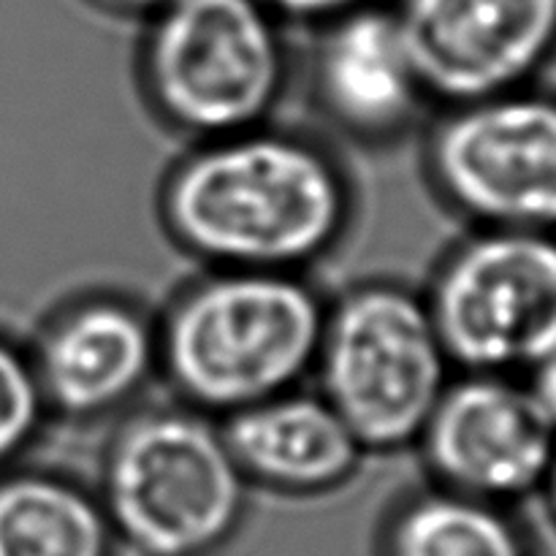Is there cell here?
Masks as SVG:
<instances>
[{
  "mask_svg": "<svg viewBox=\"0 0 556 556\" xmlns=\"http://www.w3.org/2000/svg\"><path fill=\"white\" fill-rule=\"evenodd\" d=\"M282 25H299L318 30L340 16L356 14L369 5L389 3V0H261Z\"/></svg>",
  "mask_w": 556,
  "mask_h": 556,
  "instance_id": "obj_16",
  "label": "cell"
},
{
  "mask_svg": "<svg viewBox=\"0 0 556 556\" xmlns=\"http://www.w3.org/2000/svg\"><path fill=\"white\" fill-rule=\"evenodd\" d=\"M90 3L98 5V9L109 11V14L141 16V20H147L152 11H157L161 5H166L168 0H90Z\"/></svg>",
  "mask_w": 556,
  "mask_h": 556,
  "instance_id": "obj_18",
  "label": "cell"
},
{
  "mask_svg": "<svg viewBox=\"0 0 556 556\" xmlns=\"http://www.w3.org/2000/svg\"><path fill=\"white\" fill-rule=\"evenodd\" d=\"M157 215L204 269L307 275L358 217V190L320 136L275 123L190 147L163 177Z\"/></svg>",
  "mask_w": 556,
  "mask_h": 556,
  "instance_id": "obj_1",
  "label": "cell"
},
{
  "mask_svg": "<svg viewBox=\"0 0 556 556\" xmlns=\"http://www.w3.org/2000/svg\"><path fill=\"white\" fill-rule=\"evenodd\" d=\"M521 378L527 380V386H530L532 394L538 396L543 410H546L548 418L556 424V340L552 342V348L521 375Z\"/></svg>",
  "mask_w": 556,
  "mask_h": 556,
  "instance_id": "obj_17",
  "label": "cell"
},
{
  "mask_svg": "<svg viewBox=\"0 0 556 556\" xmlns=\"http://www.w3.org/2000/svg\"><path fill=\"white\" fill-rule=\"evenodd\" d=\"M92 486L47 467L0 472V556H119Z\"/></svg>",
  "mask_w": 556,
  "mask_h": 556,
  "instance_id": "obj_14",
  "label": "cell"
},
{
  "mask_svg": "<svg viewBox=\"0 0 556 556\" xmlns=\"http://www.w3.org/2000/svg\"><path fill=\"white\" fill-rule=\"evenodd\" d=\"M329 299L307 275L204 269L157 315L174 402L228 416L313 380Z\"/></svg>",
  "mask_w": 556,
  "mask_h": 556,
  "instance_id": "obj_2",
  "label": "cell"
},
{
  "mask_svg": "<svg viewBox=\"0 0 556 556\" xmlns=\"http://www.w3.org/2000/svg\"><path fill=\"white\" fill-rule=\"evenodd\" d=\"M427 481L492 503L541 497L556 424L521 375L456 372L416 443Z\"/></svg>",
  "mask_w": 556,
  "mask_h": 556,
  "instance_id": "obj_8",
  "label": "cell"
},
{
  "mask_svg": "<svg viewBox=\"0 0 556 556\" xmlns=\"http://www.w3.org/2000/svg\"><path fill=\"white\" fill-rule=\"evenodd\" d=\"M424 174L470 228L556 233V96L532 87L440 106Z\"/></svg>",
  "mask_w": 556,
  "mask_h": 556,
  "instance_id": "obj_6",
  "label": "cell"
},
{
  "mask_svg": "<svg viewBox=\"0 0 556 556\" xmlns=\"http://www.w3.org/2000/svg\"><path fill=\"white\" fill-rule=\"evenodd\" d=\"M432 106L532 87L556 58V0H391Z\"/></svg>",
  "mask_w": 556,
  "mask_h": 556,
  "instance_id": "obj_9",
  "label": "cell"
},
{
  "mask_svg": "<svg viewBox=\"0 0 556 556\" xmlns=\"http://www.w3.org/2000/svg\"><path fill=\"white\" fill-rule=\"evenodd\" d=\"M220 427L250 486L280 497L340 492L369 456L340 413L307 386L233 413Z\"/></svg>",
  "mask_w": 556,
  "mask_h": 556,
  "instance_id": "obj_12",
  "label": "cell"
},
{
  "mask_svg": "<svg viewBox=\"0 0 556 556\" xmlns=\"http://www.w3.org/2000/svg\"><path fill=\"white\" fill-rule=\"evenodd\" d=\"M424 299L456 372L525 375L556 340V233L470 228Z\"/></svg>",
  "mask_w": 556,
  "mask_h": 556,
  "instance_id": "obj_7",
  "label": "cell"
},
{
  "mask_svg": "<svg viewBox=\"0 0 556 556\" xmlns=\"http://www.w3.org/2000/svg\"><path fill=\"white\" fill-rule=\"evenodd\" d=\"M307 96L331 134L367 150L400 144L432 106L391 3L313 30Z\"/></svg>",
  "mask_w": 556,
  "mask_h": 556,
  "instance_id": "obj_11",
  "label": "cell"
},
{
  "mask_svg": "<svg viewBox=\"0 0 556 556\" xmlns=\"http://www.w3.org/2000/svg\"><path fill=\"white\" fill-rule=\"evenodd\" d=\"M49 421L30 351L0 334V472L20 465Z\"/></svg>",
  "mask_w": 556,
  "mask_h": 556,
  "instance_id": "obj_15",
  "label": "cell"
},
{
  "mask_svg": "<svg viewBox=\"0 0 556 556\" xmlns=\"http://www.w3.org/2000/svg\"><path fill=\"white\" fill-rule=\"evenodd\" d=\"M96 492L119 552L215 556L242 532L253 486L220 421L172 402L114 424Z\"/></svg>",
  "mask_w": 556,
  "mask_h": 556,
  "instance_id": "obj_3",
  "label": "cell"
},
{
  "mask_svg": "<svg viewBox=\"0 0 556 556\" xmlns=\"http://www.w3.org/2000/svg\"><path fill=\"white\" fill-rule=\"evenodd\" d=\"M454 375L424 291L364 280L326 304L315 391L367 454L416 448Z\"/></svg>",
  "mask_w": 556,
  "mask_h": 556,
  "instance_id": "obj_5",
  "label": "cell"
},
{
  "mask_svg": "<svg viewBox=\"0 0 556 556\" xmlns=\"http://www.w3.org/2000/svg\"><path fill=\"white\" fill-rule=\"evenodd\" d=\"M144 22L136 71L163 128L199 144L275 123L296 60L261 0H168Z\"/></svg>",
  "mask_w": 556,
  "mask_h": 556,
  "instance_id": "obj_4",
  "label": "cell"
},
{
  "mask_svg": "<svg viewBox=\"0 0 556 556\" xmlns=\"http://www.w3.org/2000/svg\"><path fill=\"white\" fill-rule=\"evenodd\" d=\"M541 500H543V505H546V514L556 530V459H554L552 472H548L546 483H543V489H541Z\"/></svg>",
  "mask_w": 556,
  "mask_h": 556,
  "instance_id": "obj_19",
  "label": "cell"
},
{
  "mask_svg": "<svg viewBox=\"0 0 556 556\" xmlns=\"http://www.w3.org/2000/svg\"><path fill=\"white\" fill-rule=\"evenodd\" d=\"M372 556H546L535 527L516 505L454 489H410L375 530Z\"/></svg>",
  "mask_w": 556,
  "mask_h": 556,
  "instance_id": "obj_13",
  "label": "cell"
},
{
  "mask_svg": "<svg viewBox=\"0 0 556 556\" xmlns=\"http://www.w3.org/2000/svg\"><path fill=\"white\" fill-rule=\"evenodd\" d=\"M27 351L49 416L81 427L119 421L161 378L157 315L123 293L60 304Z\"/></svg>",
  "mask_w": 556,
  "mask_h": 556,
  "instance_id": "obj_10",
  "label": "cell"
}]
</instances>
